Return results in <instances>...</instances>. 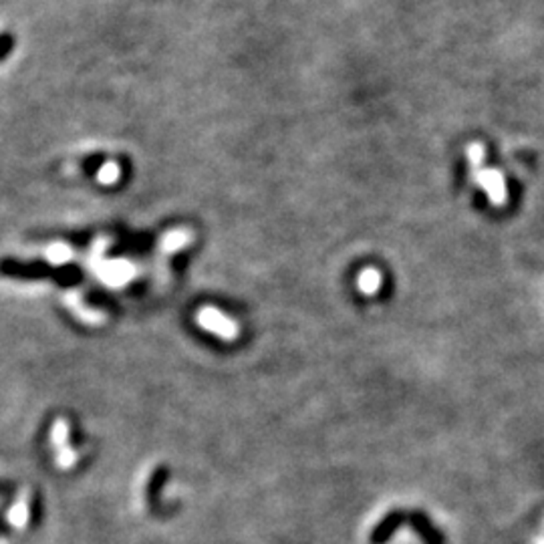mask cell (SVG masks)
<instances>
[{"label":"cell","mask_w":544,"mask_h":544,"mask_svg":"<svg viewBox=\"0 0 544 544\" xmlns=\"http://www.w3.org/2000/svg\"><path fill=\"white\" fill-rule=\"evenodd\" d=\"M474 180L480 188H484L494 206L506 204V184H504V176L498 170H488L480 165V168H474Z\"/></svg>","instance_id":"obj_1"},{"label":"cell","mask_w":544,"mask_h":544,"mask_svg":"<svg viewBox=\"0 0 544 544\" xmlns=\"http://www.w3.org/2000/svg\"><path fill=\"white\" fill-rule=\"evenodd\" d=\"M406 523H409L415 528V532L422 536V540L425 544H446L444 532H441L439 528L431 523V518L425 515V512H422V510L407 512Z\"/></svg>","instance_id":"obj_2"},{"label":"cell","mask_w":544,"mask_h":544,"mask_svg":"<svg viewBox=\"0 0 544 544\" xmlns=\"http://www.w3.org/2000/svg\"><path fill=\"white\" fill-rule=\"evenodd\" d=\"M381 285V274L373 271V268H367V271L361 272L359 277V289L363 290V293L367 295H373L377 289H380Z\"/></svg>","instance_id":"obj_5"},{"label":"cell","mask_w":544,"mask_h":544,"mask_svg":"<svg viewBox=\"0 0 544 544\" xmlns=\"http://www.w3.org/2000/svg\"><path fill=\"white\" fill-rule=\"evenodd\" d=\"M198 319L204 327L214 331V333L222 335V337H234V333H236L234 322L228 321L224 314H220L216 309H202Z\"/></svg>","instance_id":"obj_4"},{"label":"cell","mask_w":544,"mask_h":544,"mask_svg":"<svg viewBox=\"0 0 544 544\" xmlns=\"http://www.w3.org/2000/svg\"><path fill=\"white\" fill-rule=\"evenodd\" d=\"M27 515H29L27 500H21V502L17 504V506H14V508L11 510V515H9L13 526H19V528L25 526V523H27Z\"/></svg>","instance_id":"obj_6"},{"label":"cell","mask_w":544,"mask_h":544,"mask_svg":"<svg viewBox=\"0 0 544 544\" xmlns=\"http://www.w3.org/2000/svg\"><path fill=\"white\" fill-rule=\"evenodd\" d=\"M406 516H407V512H401V510H393V512H389V515H385L381 523L372 531L369 542H372V544H385V542H388L391 536L396 534L398 528L401 524H406Z\"/></svg>","instance_id":"obj_3"},{"label":"cell","mask_w":544,"mask_h":544,"mask_svg":"<svg viewBox=\"0 0 544 544\" xmlns=\"http://www.w3.org/2000/svg\"><path fill=\"white\" fill-rule=\"evenodd\" d=\"M484 155H486V152L480 144H472L468 147V157H470V162H472V165H474V168H480V165H482Z\"/></svg>","instance_id":"obj_7"}]
</instances>
